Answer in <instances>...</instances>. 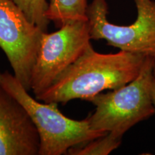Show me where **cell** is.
<instances>
[{"label": "cell", "instance_id": "cell-10", "mask_svg": "<svg viewBox=\"0 0 155 155\" xmlns=\"http://www.w3.org/2000/svg\"><path fill=\"white\" fill-rule=\"evenodd\" d=\"M23 11L29 20L44 32H47L50 21L45 16L48 7L46 0H12Z\"/></svg>", "mask_w": 155, "mask_h": 155}, {"label": "cell", "instance_id": "cell-7", "mask_svg": "<svg viewBox=\"0 0 155 155\" xmlns=\"http://www.w3.org/2000/svg\"><path fill=\"white\" fill-rule=\"evenodd\" d=\"M40 135L22 104L0 85V155H39Z\"/></svg>", "mask_w": 155, "mask_h": 155}, {"label": "cell", "instance_id": "cell-6", "mask_svg": "<svg viewBox=\"0 0 155 155\" xmlns=\"http://www.w3.org/2000/svg\"><path fill=\"white\" fill-rule=\"evenodd\" d=\"M43 32L14 2L0 0V48L14 75L28 91Z\"/></svg>", "mask_w": 155, "mask_h": 155}, {"label": "cell", "instance_id": "cell-8", "mask_svg": "<svg viewBox=\"0 0 155 155\" xmlns=\"http://www.w3.org/2000/svg\"><path fill=\"white\" fill-rule=\"evenodd\" d=\"M87 0H50L45 16L61 27L72 21L88 20Z\"/></svg>", "mask_w": 155, "mask_h": 155}, {"label": "cell", "instance_id": "cell-9", "mask_svg": "<svg viewBox=\"0 0 155 155\" xmlns=\"http://www.w3.org/2000/svg\"><path fill=\"white\" fill-rule=\"evenodd\" d=\"M122 137L108 132L106 134L86 144L73 147L68 151L69 155H107L117 149L121 143Z\"/></svg>", "mask_w": 155, "mask_h": 155}, {"label": "cell", "instance_id": "cell-2", "mask_svg": "<svg viewBox=\"0 0 155 155\" xmlns=\"http://www.w3.org/2000/svg\"><path fill=\"white\" fill-rule=\"evenodd\" d=\"M0 85L24 106L35 125L40 139L39 155L67 154L72 147L108 133L93 129L87 118L77 121L67 117L58 109L57 103L33 98L14 74L7 71H0Z\"/></svg>", "mask_w": 155, "mask_h": 155}, {"label": "cell", "instance_id": "cell-3", "mask_svg": "<svg viewBox=\"0 0 155 155\" xmlns=\"http://www.w3.org/2000/svg\"><path fill=\"white\" fill-rule=\"evenodd\" d=\"M154 65L155 58L148 56L134 80L89 100L96 106L94 113L87 117L90 127L123 137L131 127L154 115L151 83Z\"/></svg>", "mask_w": 155, "mask_h": 155}, {"label": "cell", "instance_id": "cell-4", "mask_svg": "<svg viewBox=\"0 0 155 155\" xmlns=\"http://www.w3.org/2000/svg\"><path fill=\"white\" fill-rule=\"evenodd\" d=\"M137 11L135 22L117 25L108 21L106 0H93L88 5L91 40H105L121 50L155 58V1L133 0Z\"/></svg>", "mask_w": 155, "mask_h": 155}, {"label": "cell", "instance_id": "cell-1", "mask_svg": "<svg viewBox=\"0 0 155 155\" xmlns=\"http://www.w3.org/2000/svg\"><path fill=\"white\" fill-rule=\"evenodd\" d=\"M146 56L120 50L104 54L92 45L58 78L53 84L35 96L45 103L88 101L106 90H116L138 76Z\"/></svg>", "mask_w": 155, "mask_h": 155}, {"label": "cell", "instance_id": "cell-11", "mask_svg": "<svg viewBox=\"0 0 155 155\" xmlns=\"http://www.w3.org/2000/svg\"><path fill=\"white\" fill-rule=\"evenodd\" d=\"M151 96H152V102L155 107V65L153 71V78L152 83H151Z\"/></svg>", "mask_w": 155, "mask_h": 155}, {"label": "cell", "instance_id": "cell-5", "mask_svg": "<svg viewBox=\"0 0 155 155\" xmlns=\"http://www.w3.org/2000/svg\"><path fill=\"white\" fill-rule=\"evenodd\" d=\"M91 40L88 20L65 23L52 33L44 32L31 75L34 94L49 88L91 45Z\"/></svg>", "mask_w": 155, "mask_h": 155}]
</instances>
